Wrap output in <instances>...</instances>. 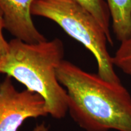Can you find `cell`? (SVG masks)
<instances>
[{
    "label": "cell",
    "instance_id": "6da1fadb",
    "mask_svg": "<svg viewBox=\"0 0 131 131\" xmlns=\"http://www.w3.org/2000/svg\"><path fill=\"white\" fill-rule=\"evenodd\" d=\"M66 90L68 112L86 131H131V96L121 83L104 80L64 60L57 70Z\"/></svg>",
    "mask_w": 131,
    "mask_h": 131
},
{
    "label": "cell",
    "instance_id": "7a4b0ae2",
    "mask_svg": "<svg viewBox=\"0 0 131 131\" xmlns=\"http://www.w3.org/2000/svg\"><path fill=\"white\" fill-rule=\"evenodd\" d=\"M64 54L63 42L58 38L37 43L12 39L7 55L0 63V73L40 95L46 101L49 115L63 118L68 112V96L57 78V70Z\"/></svg>",
    "mask_w": 131,
    "mask_h": 131
},
{
    "label": "cell",
    "instance_id": "3957f363",
    "mask_svg": "<svg viewBox=\"0 0 131 131\" xmlns=\"http://www.w3.org/2000/svg\"><path fill=\"white\" fill-rule=\"evenodd\" d=\"M32 16L53 21L68 35L79 41L94 55L98 75L106 81L121 83L107 50L109 41L100 24L90 13L72 0H35Z\"/></svg>",
    "mask_w": 131,
    "mask_h": 131
},
{
    "label": "cell",
    "instance_id": "277c9868",
    "mask_svg": "<svg viewBox=\"0 0 131 131\" xmlns=\"http://www.w3.org/2000/svg\"><path fill=\"white\" fill-rule=\"evenodd\" d=\"M49 115L44 98L28 89L19 91L12 78L0 83V131H18L24 121Z\"/></svg>",
    "mask_w": 131,
    "mask_h": 131
},
{
    "label": "cell",
    "instance_id": "5b68a950",
    "mask_svg": "<svg viewBox=\"0 0 131 131\" xmlns=\"http://www.w3.org/2000/svg\"><path fill=\"white\" fill-rule=\"evenodd\" d=\"M35 0H0V10L5 29L15 38L27 43H37L46 38L35 27L32 18V6Z\"/></svg>",
    "mask_w": 131,
    "mask_h": 131
},
{
    "label": "cell",
    "instance_id": "8992f818",
    "mask_svg": "<svg viewBox=\"0 0 131 131\" xmlns=\"http://www.w3.org/2000/svg\"><path fill=\"white\" fill-rule=\"evenodd\" d=\"M110 12L112 29L122 41L131 35V0H106Z\"/></svg>",
    "mask_w": 131,
    "mask_h": 131
},
{
    "label": "cell",
    "instance_id": "52a82bcc",
    "mask_svg": "<svg viewBox=\"0 0 131 131\" xmlns=\"http://www.w3.org/2000/svg\"><path fill=\"white\" fill-rule=\"evenodd\" d=\"M88 11L100 24L107 35L109 44L113 45L110 31L111 15L104 0H72Z\"/></svg>",
    "mask_w": 131,
    "mask_h": 131
},
{
    "label": "cell",
    "instance_id": "ba28073f",
    "mask_svg": "<svg viewBox=\"0 0 131 131\" xmlns=\"http://www.w3.org/2000/svg\"><path fill=\"white\" fill-rule=\"evenodd\" d=\"M114 66L131 77V35L121 41L117 50L112 57Z\"/></svg>",
    "mask_w": 131,
    "mask_h": 131
},
{
    "label": "cell",
    "instance_id": "9c48e42d",
    "mask_svg": "<svg viewBox=\"0 0 131 131\" xmlns=\"http://www.w3.org/2000/svg\"><path fill=\"white\" fill-rule=\"evenodd\" d=\"M5 29V24L3 13L0 10V63L6 57L9 52V42L6 40L3 30Z\"/></svg>",
    "mask_w": 131,
    "mask_h": 131
},
{
    "label": "cell",
    "instance_id": "30bf717a",
    "mask_svg": "<svg viewBox=\"0 0 131 131\" xmlns=\"http://www.w3.org/2000/svg\"><path fill=\"white\" fill-rule=\"evenodd\" d=\"M33 131H48V127L45 123H41L36 126Z\"/></svg>",
    "mask_w": 131,
    "mask_h": 131
}]
</instances>
